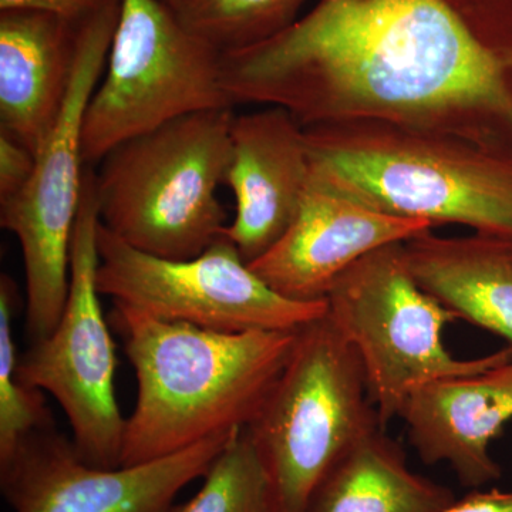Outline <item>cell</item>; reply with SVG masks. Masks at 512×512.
Returning <instances> with one entry per match:
<instances>
[{
  "mask_svg": "<svg viewBox=\"0 0 512 512\" xmlns=\"http://www.w3.org/2000/svg\"><path fill=\"white\" fill-rule=\"evenodd\" d=\"M164 2H165V3H168V2H170V0H164Z\"/></svg>",
  "mask_w": 512,
  "mask_h": 512,
  "instance_id": "24",
  "label": "cell"
},
{
  "mask_svg": "<svg viewBox=\"0 0 512 512\" xmlns=\"http://www.w3.org/2000/svg\"><path fill=\"white\" fill-rule=\"evenodd\" d=\"M380 423L355 350L328 313L298 330L288 363L247 427L281 512H306L332 468Z\"/></svg>",
  "mask_w": 512,
  "mask_h": 512,
  "instance_id": "5",
  "label": "cell"
},
{
  "mask_svg": "<svg viewBox=\"0 0 512 512\" xmlns=\"http://www.w3.org/2000/svg\"><path fill=\"white\" fill-rule=\"evenodd\" d=\"M400 419L427 466L447 463L474 490L500 480L490 446L512 420V360L421 387Z\"/></svg>",
  "mask_w": 512,
  "mask_h": 512,
  "instance_id": "14",
  "label": "cell"
},
{
  "mask_svg": "<svg viewBox=\"0 0 512 512\" xmlns=\"http://www.w3.org/2000/svg\"><path fill=\"white\" fill-rule=\"evenodd\" d=\"M312 174L366 207L512 235V163L480 148L386 123L305 128Z\"/></svg>",
  "mask_w": 512,
  "mask_h": 512,
  "instance_id": "3",
  "label": "cell"
},
{
  "mask_svg": "<svg viewBox=\"0 0 512 512\" xmlns=\"http://www.w3.org/2000/svg\"><path fill=\"white\" fill-rule=\"evenodd\" d=\"M454 501L446 485L414 473L402 447L377 429L332 468L306 512H441Z\"/></svg>",
  "mask_w": 512,
  "mask_h": 512,
  "instance_id": "17",
  "label": "cell"
},
{
  "mask_svg": "<svg viewBox=\"0 0 512 512\" xmlns=\"http://www.w3.org/2000/svg\"><path fill=\"white\" fill-rule=\"evenodd\" d=\"M234 109L198 111L120 144L100 161V222L158 258H195L224 237L217 191L231 164Z\"/></svg>",
  "mask_w": 512,
  "mask_h": 512,
  "instance_id": "4",
  "label": "cell"
},
{
  "mask_svg": "<svg viewBox=\"0 0 512 512\" xmlns=\"http://www.w3.org/2000/svg\"><path fill=\"white\" fill-rule=\"evenodd\" d=\"M228 185L235 218L224 235L251 264L279 238L296 217L312 165L305 128L281 107L235 114L231 127Z\"/></svg>",
  "mask_w": 512,
  "mask_h": 512,
  "instance_id": "13",
  "label": "cell"
},
{
  "mask_svg": "<svg viewBox=\"0 0 512 512\" xmlns=\"http://www.w3.org/2000/svg\"><path fill=\"white\" fill-rule=\"evenodd\" d=\"M119 13L120 0H110L80 23L76 66L62 114L36 154L28 184L15 197L0 202V225L16 235L22 248L30 343L55 330L66 306L70 251L87 168L84 113L106 69Z\"/></svg>",
  "mask_w": 512,
  "mask_h": 512,
  "instance_id": "8",
  "label": "cell"
},
{
  "mask_svg": "<svg viewBox=\"0 0 512 512\" xmlns=\"http://www.w3.org/2000/svg\"><path fill=\"white\" fill-rule=\"evenodd\" d=\"M100 215L96 173L86 168L70 251V285L62 318L19 356V379L55 397L69 420L73 446L94 467H121L126 419L114 390L116 349L101 311L96 272Z\"/></svg>",
  "mask_w": 512,
  "mask_h": 512,
  "instance_id": "9",
  "label": "cell"
},
{
  "mask_svg": "<svg viewBox=\"0 0 512 512\" xmlns=\"http://www.w3.org/2000/svg\"><path fill=\"white\" fill-rule=\"evenodd\" d=\"M441 512H512V491H471Z\"/></svg>",
  "mask_w": 512,
  "mask_h": 512,
  "instance_id": "23",
  "label": "cell"
},
{
  "mask_svg": "<svg viewBox=\"0 0 512 512\" xmlns=\"http://www.w3.org/2000/svg\"><path fill=\"white\" fill-rule=\"evenodd\" d=\"M222 60L224 53L187 28L164 0H120L106 74L84 113L86 167L180 117L234 109Z\"/></svg>",
  "mask_w": 512,
  "mask_h": 512,
  "instance_id": "7",
  "label": "cell"
},
{
  "mask_svg": "<svg viewBox=\"0 0 512 512\" xmlns=\"http://www.w3.org/2000/svg\"><path fill=\"white\" fill-rule=\"evenodd\" d=\"M404 254L424 291L512 348V235L439 237L429 229L404 242Z\"/></svg>",
  "mask_w": 512,
  "mask_h": 512,
  "instance_id": "16",
  "label": "cell"
},
{
  "mask_svg": "<svg viewBox=\"0 0 512 512\" xmlns=\"http://www.w3.org/2000/svg\"><path fill=\"white\" fill-rule=\"evenodd\" d=\"M36 156L16 138L0 131V202L15 197L28 184Z\"/></svg>",
  "mask_w": 512,
  "mask_h": 512,
  "instance_id": "21",
  "label": "cell"
},
{
  "mask_svg": "<svg viewBox=\"0 0 512 512\" xmlns=\"http://www.w3.org/2000/svg\"><path fill=\"white\" fill-rule=\"evenodd\" d=\"M431 228L429 222L366 207L312 174L285 234L248 265L279 295L298 302H322L340 276L363 256L407 242Z\"/></svg>",
  "mask_w": 512,
  "mask_h": 512,
  "instance_id": "12",
  "label": "cell"
},
{
  "mask_svg": "<svg viewBox=\"0 0 512 512\" xmlns=\"http://www.w3.org/2000/svg\"><path fill=\"white\" fill-rule=\"evenodd\" d=\"M79 25L37 10H0V131L35 156L66 103Z\"/></svg>",
  "mask_w": 512,
  "mask_h": 512,
  "instance_id": "15",
  "label": "cell"
},
{
  "mask_svg": "<svg viewBox=\"0 0 512 512\" xmlns=\"http://www.w3.org/2000/svg\"><path fill=\"white\" fill-rule=\"evenodd\" d=\"M110 318L137 379L121 467L247 429L288 363L299 330L218 332L119 302Z\"/></svg>",
  "mask_w": 512,
  "mask_h": 512,
  "instance_id": "2",
  "label": "cell"
},
{
  "mask_svg": "<svg viewBox=\"0 0 512 512\" xmlns=\"http://www.w3.org/2000/svg\"><path fill=\"white\" fill-rule=\"evenodd\" d=\"M100 295L170 322L218 332L298 330L328 313V302L279 295L249 268L227 237L195 258L144 254L99 224Z\"/></svg>",
  "mask_w": 512,
  "mask_h": 512,
  "instance_id": "10",
  "label": "cell"
},
{
  "mask_svg": "<svg viewBox=\"0 0 512 512\" xmlns=\"http://www.w3.org/2000/svg\"><path fill=\"white\" fill-rule=\"evenodd\" d=\"M235 434L137 466L100 468L83 461L53 424L0 461V488L15 512H165Z\"/></svg>",
  "mask_w": 512,
  "mask_h": 512,
  "instance_id": "11",
  "label": "cell"
},
{
  "mask_svg": "<svg viewBox=\"0 0 512 512\" xmlns=\"http://www.w3.org/2000/svg\"><path fill=\"white\" fill-rule=\"evenodd\" d=\"M110 0H0V10H37L52 13L70 22H84L109 3Z\"/></svg>",
  "mask_w": 512,
  "mask_h": 512,
  "instance_id": "22",
  "label": "cell"
},
{
  "mask_svg": "<svg viewBox=\"0 0 512 512\" xmlns=\"http://www.w3.org/2000/svg\"><path fill=\"white\" fill-rule=\"evenodd\" d=\"M224 86L303 128L392 124L512 163V0H316L224 53Z\"/></svg>",
  "mask_w": 512,
  "mask_h": 512,
  "instance_id": "1",
  "label": "cell"
},
{
  "mask_svg": "<svg viewBox=\"0 0 512 512\" xmlns=\"http://www.w3.org/2000/svg\"><path fill=\"white\" fill-rule=\"evenodd\" d=\"M328 316L355 350L370 400L386 427L421 387L484 372L512 360V348L458 359L443 332L456 313L424 291L410 272L404 242L370 252L330 289Z\"/></svg>",
  "mask_w": 512,
  "mask_h": 512,
  "instance_id": "6",
  "label": "cell"
},
{
  "mask_svg": "<svg viewBox=\"0 0 512 512\" xmlns=\"http://www.w3.org/2000/svg\"><path fill=\"white\" fill-rule=\"evenodd\" d=\"M15 282L0 276V461L6 460L37 430L53 426V416L42 390L33 389L19 379V355L13 338L16 308Z\"/></svg>",
  "mask_w": 512,
  "mask_h": 512,
  "instance_id": "20",
  "label": "cell"
},
{
  "mask_svg": "<svg viewBox=\"0 0 512 512\" xmlns=\"http://www.w3.org/2000/svg\"><path fill=\"white\" fill-rule=\"evenodd\" d=\"M191 500L165 512H281L275 488L247 430L228 441Z\"/></svg>",
  "mask_w": 512,
  "mask_h": 512,
  "instance_id": "19",
  "label": "cell"
},
{
  "mask_svg": "<svg viewBox=\"0 0 512 512\" xmlns=\"http://www.w3.org/2000/svg\"><path fill=\"white\" fill-rule=\"evenodd\" d=\"M308 0H170L187 28L222 53L258 45L284 32Z\"/></svg>",
  "mask_w": 512,
  "mask_h": 512,
  "instance_id": "18",
  "label": "cell"
}]
</instances>
